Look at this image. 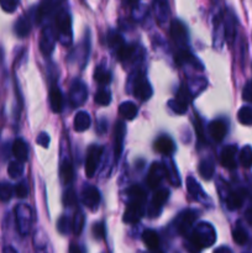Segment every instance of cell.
<instances>
[{"label":"cell","instance_id":"obj_1","mask_svg":"<svg viewBox=\"0 0 252 253\" xmlns=\"http://www.w3.org/2000/svg\"><path fill=\"white\" fill-rule=\"evenodd\" d=\"M216 241V232L209 222H199L195 225L192 235L189 236V245L197 250L208 249Z\"/></svg>","mask_w":252,"mask_h":253},{"label":"cell","instance_id":"obj_2","mask_svg":"<svg viewBox=\"0 0 252 253\" xmlns=\"http://www.w3.org/2000/svg\"><path fill=\"white\" fill-rule=\"evenodd\" d=\"M57 40L62 46H69L73 39L72 32V17L68 9H59L56 14Z\"/></svg>","mask_w":252,"mask_h":253},{"label":"cell","instance_id":"obj_3","mask_svg":"<svg viewBox=\"0 0 252 253\" xmlns=\"http://www.w3.org/2000/svg\"><path fill=\"white\" fill-rule=\"evenodd\" d=\"M15 221H16L17 231L20 235L26 236L30 232L32 224V212L29 205L19 204L15 208Z\"/></svg>","mask_w":252,"mask_h":253},{"label":"cell","instance_id":"obj_4","mask_svg":"<svg viewBox=\"0 0 252 253\" xmlns=\"http://www.w3.org/2000/svg\"><path fill=\"white\" fill-rule=\"evenodd\" d=\"M88 98V89L86 85L79 79H74L72 82L71 89H69V103L72 106L77 108L85 103Z\"/></svg>","mask_w":252,"mask_h":253},{"label":"cell","instance_id":"obj_5","mask_svg":"<svg viewBox=\"0 0 252 253\" xmlns=\"http://www.w3.org/2000/svg\"><path fill=\"white\" fill-rule=\"evenodd\" d=\"M101 155H103V147L98 145H91L88 148L85 158V174L88 178H93L98 169L99 162H100Z\"/></svg>","mask_w":252,"mask_h":253},{"label":"cell","instance_id":"obj_6","mask_svg":"<svg viewBox=\"0 0 252 253\" xmlns=\"http://www.w3.org/2000/svg\"><path fill=\"white\" fill-rule=\"evenodd\" d=\"M153 90L150 82L147 81L142 73L136 74V78L133 79V95L141 101L148 100L152 96Z\"/></svg>","mask_w":252,"mask_h":253},{"label":"cell","instance_id":"obj_7","mask_svg":"<svg viewBox=\"0 0 252 253\" xmlns=\"http://www.w3.org/2000/svg\"><path fill=\"white\" fill-rule=\"evenodd\" d=\"M143 204H145L143 200L130 199L125 214H124V222H126V224H135V222H137L145 214Z\"/></svg>","mask_w":252,"mask_h":253},{"label":"cell","instance_id":"obj_8","mask_svg":"<svg viewBox=\"0 0 252 253\" xmlns=\"http://www.w3.org/2000/svg\"><path fill=\"white\" fill-rule=\"evenodd\" d=\"M170 36H172V40L175 42V44L180 47V49H187L185 47L188 44V31L182 21L173 20L170 22Z\"/></svg>","mask_w":252,"mask_h":253},{"label":"cell","instance_id":"obj_9","mask_svg":"<svg viewBox=\"0 0 252 253\" xmlns=\"http://www.w3.org/2000/svg\"><path fill=\"white\" fill-rule=\"evenodd\" d=\"M57 41L56 30L52 26H46L42 31L41 40H40V49H41L43 56H49L54 48V44Z\"/></svg>","mask_w":252,"mask_h":253},{"label":"cell","instance_id":"obj_10","mask_svg":"<svg viewBox=\"0 0 252 253\" xmlns=\"http://www.w3.org/2000/svg\"><path fill=\"white\" fill-rule=\"evenodd\" d=\"M169 197V192L167 189H158L156 192V194L153 195L152 202H151L150 208L147 210V214L150 217H156L160 215L162 207L165 205V203L168 200Z\"/></svg>","mask_w":252,"mask_h":253},{"label":"cell","instance_id":"obj_11","mask_svg":"<svg viewBox=\"0 0 252 253\" xmlns=\"http://www.w3.org/2000/svg\"><path fill=\"white\" fill-rule=\"evenodd\" d=\"M82 203L85 205L88 209L95 210L100 204V193L93 185L85 187L82 192Z\"/></svg>","mask_w":252,"mask_h":253},{"label":"cell","instance_id":"obj_12","mask_svg":"<svg viewBox=\"0 0 252 253\" xmlns=\"http://www.w3.org/2000/svg\"><path fill=\"white\" fill-rule=\"evenodd\" d=\"M165 177L166 172L163 165H161V163H153V165L151 166L150 170H148L147 185L151 189H156Z\"/></svg>","mask_w":252,"mask_h":253},{"label":"cell","instance_id":"obj_13","mask_svg":"<svg viewBox=\"0 0 252 253\" xmlns=\"http://www.w3.org/2000/svg\"><path fill=\"white\" fill-rule=\"evenodd\" d=\"M125 125L124 123L119 121L115 125V138H114V155H115V161L118 162L120 158L121 152H123L124 137H125Z\"/></svg>","mask_w":252,"mask_h":253},{"label":"cell","instance_id":"obj_14","mask_svg":"<svg viewBox=\"0 0 252 253\" xmlns=\"http://www.w3.org/2000/svg\"><path fill=\"white\" fill-rule=\"evenodd\" d=\"M155 150L163 156L169 157L175 150V145L169 136H160L155 142Z\"/></svg>","mask_w":252,"mask_h":253},{"label":"cell","instance_id":"obj_15","mask_svg":"<svg viewBox=\"0 0 252 253\" xmlns=\"http://www.w3.org/2000/svg\"><path fill=\"white\" fill-rule=\"evenodd\" d=\"M195 221V212L187 210V211H183L182 214L178 216L177 219V229L180 234L187 235L189 232V229L192 227V225Z\"/></svg>","mask_w":252,"mask_h":253},{"label":"cell","instance_id":"obj_16","mask_svg":"<svg viewBox=\"0 0 252 253\" xmlns=\"http://www.w3.org/2000/svg\"><path fill=\"white\" fill-rule=\"evenodd\" d=\"M236 153L237 150L235 146H226L220 155V162L227 169L236 168Z\"/></svg>","mask_w":252,"mask_h":253},{"label":"cell","instance_id":"obj_17","mask_svg":"<svg viewBox=\"0 0 252 253\" xmlns=\"http://www.w3.org/2000/svg\"><path fill=\"white\" fill-rule=\"evenodd\" d=\"M59 2H56V1H43L40 4L39 9H37V12H36V21L39 22H42L44 21V19L48 16H51L52 14H53L54 11H58V6H59Z\"/></svg>","mask_w":252,"mask_h":253},{"label":"cell","instance_id":"obj_18","mask_svg":"<svg viewBox=\"0 0 252 253\" xmlns=\"http://www.w3.org/2000/svg\"><path fill=\"white\" fill-rule=\"evenodd\" d=\"M209 133L211 136V138L216 142L222 141V138L225 137V135L227 133V126L225 124V121L222 120H214L209 124Z\"/></svg>","mask_w":252,"mask_h":253},{"label":"cell","instance_id":"obj_19","mask_svg":"<svg viewBox=\"0 0 252 253\" xmlns=\"http://www.w3.org/2000/svg\"><path fill=\"white\" fill-rule=\"evenodd\" d=\"M12 155L16 158V161L24 163L29 158V146L22 138H16L12 143Z\"/></svg>","mask_w":252,"mask_h":253},{"label":"cell","instance_id":"obj_20","mask_svg":"<svg viewBox=\"0 0 252 253\" xmlns=\"http://www.w3.org/2000/svg\"><path fill=\"white\" fill-rule=\"evenodd\" d=\"M187 188H188V193H189V194L192 195L194 199H197L198 202L205 204V202H207V200H209L208 199L209 197H208V195L203 192L200 184L193 177H189L187 179Z\"/></svg>","mask_w":252,"mask_h":253},{"label":"cell","instance_id":"obj_21","mask_svg":"<svg viewBox=\"0 0 252 253\" xmlns=\"http://www.w3.org/2000/svg\"><path fill=\"white\" fill-rule=\"evenodd\" d=\"M49 105L53 113H61L63 109V95L57 85H52L49 89Z\"/></svg>","mask_w":252,"mask_h":253},{"label":"cell","instance_id":"obj_22","mask_svg":"<svg viewBox=\"0 0 252 253\" xmlns=\"http://www.w3.org/2000/svg\"><path fill=\"white\" fill-rule=\"evenodd\" d=\"M74 177V169L73 165L71 162V158L68 156L62 158L61 161V179L63 184H69L72 183Z\"/></svg>","mask_w":252,"mask_h":253},{"label":"cell","instance_id":"obj_23","mask_svg":"<svg viewBox=\"0 0 252 253\" xmlns=\"http://www.w3.org/2000/svg\"><path fill=\"white\" fill-rule=\"evenodd\" d=\"M14 31L19 37L29 36L30 31H31V19L27 15H22L15 24Z\"/></svg>","mask_w":252,"mask_h":253},{"label":"cell","instance_id":"obj_24","mask_svg":"<svg viewBox=\"0 0 252 253\" xmlns=\"http://www.w3.org/2000/svg\"><path fill=\"white\" fill-rule=\"evenodd\" d=\"M91 125V119L90 115L85 111H79L78 114L74 118V130L78 131V132H83V131L88 130Z\"/></svg>","mask_w":252,"mask_h":253},{"label":"cell","instance_id":"obj_25","mask_svg":"<svg viewBox=\"0 0 252 253\" xmlns=\"http://www.w3.org/2000/svg\"><path fill=\"white\" fill-rule=\"evenodd\" d=\"M137 106L132 101H125V103L120 104V106H119V114L125 120H133L136 115H137Z\"/></svg>","mask_w":252,"mask_h":253},{"label":"cell","instance_id":"obj_26","mask_svg":"<svg viewBox=\"0 0 252 253\" xmlns=\"http://www.w3.org/2000/svg\"><path fill=\"white\" fill-rule=\"evenodd\" d=\"M142 241L151 251H157L160 246V237L153 230H146L142 235Z\"/></svg>","mask_w":252,"mask_h":253},{"label":"cell","instance_id":"obj_27","mask_svg":"<svg viewBox=\"0 0 252 253\" xmlns=\"http://www.w3.org/2000/svg\"><path fill=\"white\" fill-rule=\"evenodd\" d=\"M163 167H165L166 177L168 178V180L170 182V184L174 185V187H179L180 185V179L179 174H178L177 169H175V166L172 161H168L167 163H163Z\"/></svg>","mask_w":252,"mask_h":253},{"label":"cell","instance_id":"obj_28","mask_svg":"<svg viewBox=\"0 0 252 253\" xmlns=\"http://www.w3.org/2000/svg\"><path fill=\"white\" fill-rule=\"evenodd\" d=\"M245 194L242 192H231L226 197V205L229 210H236L242 205Z\"/></svg>","mask_w":252,"mask_h":253},{"label":"cell","instance_id":"obj_29","mask_svg":"<svg viewBox=\"0 0 252 253\" xmlns=\"http://www.w3.org/2000/svg\"><path fill=\"white\" fill-rule=\"evenodd\" d=\"M94 79L103 88V86L108 85L111 82V73L108 69L104 68L103 66H98L95 68V72H94Z\"/></svg>","mask_w":252,"mask_h":253},{"label":"cell","instance_id":"obj_30","mask_svg":"<svg viewBox=\"0 0 252 253\" xmlns=\"http://www.w3.org/2000/svg\"><path fill=\"white\" fill-rule=\"evenodd\" d=\"M135 53H136V46H135V44L125 43L118 51V57H119V59H120L121 62H124V63L126 62V63H127V62L132 61Z\"/></svg>","mask_w":252,"mask_h":253},{"label":"cell","instance_id":"obj_31","mask_svg":"<svg viewBox=\"0 0 252 253\" xmlns=\"http://www.w3.org/2000/svg\"><path fill=\"white\" fill-rule=\"evenodd\" d=\"M155 7L156 17H157L158 22H160V24H163L165 21H167L168 17H169V6H168V2L156 1Z\"/></svg>","mask_w":252,"mask_h":253},{"label":"cell","instance_id":"obj_32","mask_svg":"<svg viewBox=\"0 0 252 253\" xmlns=\"http://www.w3.org/2000/svg\"><path fill=\"white\" fill-rule=\"evenodd\" d=\"M199 174L203 179L210 180L214 175V163L211 160H203L199 165Z\"/></svg>","mask_w":252,"mask_h":253},{"label":"cell","instance_id":"obj_33","mask_svg":"<svg viewBox=\"0 0 252 253\" xmlns=\"http://www.w3.org/2000/svg\"><path fill=\"white\" fill-rule=\"evenodd\" d=\"M108 43L109 46L118 53L119 49L125 44V41H124L123 36H121L120 34H118V32L115 31H111L108 36Z\"/></svg>","mask_w":252,"mask_h":253},{"label":"cell","instance_id":"obj_34","mask_svg":"<svg viewBox=\"0 0 252 253\" xmlns=\"http://www.w3.org/2000/svg\"><path fill=\"white\" fill-rule=\"evenodd\" d=\"M7 174L12 179H17V178L21 177L24 174V165L19 161H12L9 163V167H7Z\"/></svg>","mask_w":252,"mask_h":253},{"label":"cell","instance_id":"obj_35","mask_svg":"<svg viewBox=\"0 0 252 253\" xmlns=\"http://www.w3.org/2000/svg\"><path fill=\"white\" fill-rule=\"evenodd\" d=\"M240 163L244 168H251L252 167V147L251 146H245L241 151H240Z\"/></svg>","mask_w":252,"mask_h":253},{"label":"cell","instance_id":"obj_36","mask_svg":"<svg viewBox=\"0 0 252 253\" xmlns=\"http://www.w3.org/2000/svg\"><path fill=\"white\" fill-rule=\"evenodd\" d=\"M57 230H58L62 235L69 234V232L73 230V221H72L68 216L63 215V216L59 217L58 221H57Z\"/></svg>","mask_w":252,"mask_h":253},{"label":"cell","instance_id":"obj_37","mask_svg":"<svg viewBox=\"0 0 252 253\" xmlns=\"http://www.w3.org/2000/svg\"><path fill=\"white\" fill-rule=\"evenodd\" d=\"M111 101V93L109 89L106 88H100L95 94V103L98 105L106 106L109 105Z\"/></svg>","mask_w":252,"mask_h":253},{"label":"cell","instance_id":"obj_38","mask_svg":"<svg viewBox=\"0 0 252 253\" xmlns=\"http://www.w3.org/2000/svg\"><path fill=\"white\" fill-rule=\"evenodd\" d=\"M237 119L242 125L251 126L252 125V108L250 106H244L237 113Z\"/></svg>","mask_w":252,"mask_h":253},{"label":"cell","instance_id":"obj_39","mask_svg":"<svg viewBox=\"0 0 252 253\" xmlns=\"http://www.w3.org/2000/svg\"><path fill=\"white\" fill-rule=\"evenodd\" d=\"M12 194H14V189H12L11 184L7 182L0 183V202L6 203L11 199Z\"/></svg>","mask_w":252,"mask_h":253},{"label":"cell","instance_id":"obj_40","mask_svg":"<svg viewBox=\"0 0 252 253\" xmlns=\"http://www.w3.org/2000/svg\"><path fill=\"white\" fill-rule=\"evenodd\" d=\"M232 237H234V241L236 242L237 245H245L247 241H249V235L245 231L242 227H237V229L234 230L232 232Z\"/></svg>","mask_w":252,"mask_h":253},{"label":"cell","instance_id":"obj_41","mask_svg":"<svg viewBox=\"0 0 252 253\" xmlns=\"http://www.w3.org/2000/svg\"><path fill=\"white\" fill-rule=\"evenodd\" d=\"M73 221V232L76 235H79L82 232V230H83V226H84V215L82 211H78L76 214V216H74V219L72 220Z\"/></svg>","mask_w":252,"mask_h":253},{"label":"cell","instance_id":"obj_42","mask_svg":"<svg viewBox=\"0 0 252 253\" xmlns=\"http://www.w3.org/2000/svg\"><path fill=\"white\" fill-rule=\"evenodd\" d=\"M168 105H169V108L172 109L173 113L178 114V115H183V114L187 113L188 110V105L180 103V101H178L177 99H172V100H169Z\"/></svg>","mask_w":252,"mask_h":253},{"label":"cell","instance_id":"obj_43","mask_svg":"<svg viewBox=\"0 0 252 253\" xmlns=\"http://www.w3.org/2000/svg\"><path fill=\"white\" fill-rule=\"evenodd\" d=\"M14 193L16 194L17 198H20V199H25V198L29 195V184H27L26 180H21V182L15 187Z\"/></svg>","mask_w":252,"mask_h":253},{"label":"cell","instance_id":"obj_44","mask_svg":"<svg viewBox=\"0 0 252 253\" xmlns=\"http://www.w3.org/2000/svg\"><path fill=\"white\" fill-rule=\"evenodd\" d=\"M63 204L66 207H74L77 204V195L73 189H67L63 194Z\"/></svg>","mask_w":252,"mask_h":253},{"label":"cell","instance_id":"obj_45","mask_svg":"<svg viewBox=\"0 0 252 253\" xmlns=\"http://www.w3.org/2000/svg\"><path fill=\"white\" fill-rule=\"evenodd\" d=\"M17 5H19V1H15V0H0V6L6 12H14Z\"/></svg>","mask_w":252,"mask_h":253},{"label":"cell","instance_id":"obj_46","mask_svg":"<svg viewBox=\"0 0 252 253\" xmlns=\"http://www.w3.org/2000/svg\"><path fill=\"white\" fill-rule=\"evenodd\" d=\"M91 232H93V236L95 237V239H103V237L105 236V227H104L103 222H96V224H94Z\"/></svg>","mask_w":252,"mask_h":253},{"label":"cell","instance_id":"obj_47","mask_svg":"<svg viewBox=\"0 0 252 253\" xmlns=\"http://www.w3.org/2000/svg\"><path fill=\"white\" fill-rule=\"evenodd\" d=\"M242 98L244 100L252 103V81L247 82L246 85L244 86V90H242Z\"/></svg>","mask_w":252,"mask_h":253},{"label":"cell","instance_id":"obj_48","mask_svg":"<svg viewBox=\"0 0 252 253\" xmlns=\"http://www.w3.org/2000/svg\"><path fill=\"white\" fill-rule=\"evenodd\" d=\"M36 142L43 148H47L49 146V136L46 132H40L36 138Z\"/></svg>","mask_w":252,"mask_h":253},{"label":"cell","instance_id":"obj_49","mask_svg":"<svg viewBox=\"0 0 252 253\" xmlns=\"http://www.w3.org/2000/svg\"><path fill=\"white\" fill-rule=\"evenodd\" d=\"M106 127H108V123H106L105 119L101 118L100 121H99V125H98V131H99V133H104V132H105Z\"/></svg>","mask_w":252,"mask_h":253},{"label":"cell","instance_id":"obj_50","mask_svg":"<svg viewBox=\"0 0 252 253\" xmlns=\"http://www.w3.org/2000/svg\"><path fill=\"white\" fill-rule=\"evenodd\" d=\"M69 253H84L83 250H82L81 246L76 244H71V247H69Z\"/></svg>","mask_w":252,"mask_h":253},{"label":"cell","instance_id":"obj_51","mask_svg":"<svg viewBox=\"0 0 252 253\" xmlns=\"http://www.w3.org/2000/svg\"><path fill=\"white\" fill-rule=\"evenodd\" d=\"M245 219H246V221L252 226V207L246 210V212H245Z\"/></svg>","mask_w":252,"mask_h":253},{"label":"cell","instance_id":"obj_52","mask_svg":"<svg viewBox=\"0 0 252 253\" xmlns=\"http://www.w3.org/2000/svg\"><path fill=\"white\" fill-rule=\"evenodd\" d=\"M214 253H232V251L229 249V247L220 246V247H217L216 250H215Z\"/></svg>","mask_w":252,"mask_h":253},{"label":"cell","instance_id":"obj_53","mask_svg":"<svg viewBox=\"0 0 252 253\" xmlns=\"http://www.w3.org/2000/svg\"><path fill=\"white\" fill-rule=\"evenodd\" d=\"M4 253H17V252H16V250L12 249V247L9 246V247H5Z\"/></svg>","mask_w":252,"mask_h":253},{"label":"cell","instance_id":"obj_54","mask_svg":"<svg viewBox=\"0 0 252 253\" xmlns=\"http://www.w3.org/2000/svg\"><path fill=\"white\" fill-rule=\"evenodd\" d=\"M1 59H2V51L1 48H0V62H1Z\"/></svg>","mask_w":252,"mask_h":253}]
</instances>
